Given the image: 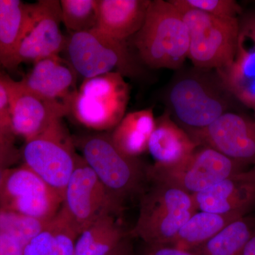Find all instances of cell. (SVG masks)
<instances>
[{"instance_id":"obj_1","label":"cell","mask_w":255,"mask_h":255,"mask_svg":"<svg viewBox=\"0 0 255 255\" xmlns=\"http://www.w3.org/2000/svg\"><path fill=\"white\" fill-rule=\"evenodd\" d=\"M211 71L194 67L177 77L169 89L171 113L188 133L206 128L230 112L233 96L218 72Z\"/></svg>"},{"instance_id":"obj_2","label":"cell","mask_w":255,"mask_h":255,"mask_svg":"<svg viewBox=\"0 0 255 255\" xmlns=\"http://www.w3.org/2000/svg\"><path fill=\"white\" fill-rule=\"evenodd\" d=\"M189 33L177 6L150 1L142 27L135 35V48L149 68L178 70L188 58Z\"/></svg>"},{"instance_id":"obj_3","label":"cell","mask_w":255,"mask_h":255,"mask_svg":"<svg viewBox=\"0 0 255 255\" xmlns=\"http://www.w3.org/2000/svg\"><path fill=\"white\" fill-rule=\"evenodd\" d=\"M180 11L189 33L188 58L194 68L222 70L231 66L237 53L238 18L206 14L171 1Z\"/></svg>"},{"instance_id":"obj_4","label":"cell","mask_w":255,"mask_h":255,"mask_svg":"<svg viewBox=\"0 0 255 255\" xmlns=\"http://www.w3.org/2000/svg\"><path fill=\"white\" fill-rule=\"evenodd\" d=\"M82 157L119 206L141 187L147 170L137 157L119 150L105 132L82 135L74 140Z\"/></svg>"},{"instance_id":"obj_5","label":"cell","mask_w":255,"mask_h":255,"mask_svg":"<svg viewBox=\"0 0 255 255\" xmlns=\"http://www.w3.org/2000/svg\"><path fill=\"white\" fill-rule=\"evenodd\" d=\"M197 211L191 194L154 182L153 187L142 196L132 236L140 238L148 246H169Z\"/></svg>"},{"instance_id":"obj_6","label":"cell","mask_w":255,"mask_h":255,"mask_svg":"<svg viewBox=\"0 0 255 255\" xmlns=\"http://www.w3.org/2000/svg\"><path fill=\"white\" fill-rule=\"evenodd\" d=\"M128 85L122 74L112 72L85 79L70 102V113L85 127L105 131L125 116Z\"/></svg>"},{"instance_id":"obj_7","label":"cell","mask_w":255,"mask_h":255,"mask_svg":"<svg viewBox=\"0 0 255 255\" xmlns=\"http://www.w3.org/2000/svg\"><path fill=\"white\" fill-rule=\"evenodd\" d=\"M65 50L69 63L85 79L117 72L124 77L139 73L126 41L107 36L97 28L72 33Z\"/></svg>"},{"instance_id":"obj_8","label":"cell","mask_w":255,"mask_h":255,"mask_svg":"<svg viewBox=\"0 0 255 255\" xmlns=\"http://www.w3.org/2000/svg\"><path fill=\"white\" fill-rule=\"evenodd\" d=\"M77 157L73 139L62 120L26 142L22 150L23 165L41 178L63 201L65 189L75 169Z\"/></svg>"},{"instance_id":"obj_9","label":"cell","mask_w":255,"mask_h":255,"mask_svg":"<svg viewBox=\"0 0 255 255\" xmlns=\"http://www.w3.org/2000/svg\"><path fill=\"white\" fill-rule=\"evenodd\" d=\"M248 167L214 149L202 146L179 163L170 166L155 164L148 168L147 174L154 182L167 184L194 195Z\"/></svg>"},{"instance_id":"obj_10","label":"cell","mask_w":255,"mask_h":255,"mask_svg":"<svg viewBox=\"0 0 255 255\" xmlns=\"http://www.w3.org/2000/svg\"><path fill=\"white\" fill-rule=\"evenodd\" d=\"M120 208L82 156L78 155L60 211L78 234L101 216L114 214Z\"/></svg>"},{"instance_id":"obj_11","label":"cell","mask_w":255,"mask_h":255,"mask_svg":"<svg viewBox=\"0 0 255 255\" xmlns=\"http://www.w3.org/2000/svg\"><path fill=\"white\" fill-rule=\"evenodd\" d=\"M60 1L39 0L27 4V15L15 57V67L59 55L67 38L60 30Z\"/></svg>"},{"instance_id":"obj_12","label":"cell","mask_w":255,"mask_h":255,"mask_svg":"<svg viewBox=\"0 0 255 255\" xmlns=\"http://www.w3.org/2000/svg\"><path fill=\"white\" fill-rule=\"evenodd\" d=\"M62 204L63 199L26 166L6 170L0 189V210L48 221Z\"/></svg>"},{"instance_id":"obj_13","label":"cell","mask_w":255,"mask_h":255,"mask_svg":"<svg viewBox=\"0 0 255 255\" xmlns=\"http://www.w3.org/2000/svg\"><path fill=\"white\" fill-rule=\"evenodd\" d=\"M11 125L16 136L27 142L41 135L70 113L68 105L28 90L21 81L7 76Z\"/></svg>"},{"instance_id":"obj_14","label":"cell","mask_w":255,"mask_h":255,"mask_svg":"<svg viewBox=\"0 0 255 255\" xmlns=\"http://www.w3.org/2000/svg\"><path fill=\"white\" fill-rule=\"evenodd\" d=\"M189 135L199 146L211 147L248 167L255 164V121L248 117L228 112Z\"/></svg>"},{"instance_id":"obj_15","label":"cell","mask_w":255,"mask_h":255,"mask_svg":"<svg viewBox=\"0 0 255 255\" xmlns=\"http://www.w3.org/2000/svg\"><path fill=\"white\" fill-rule=\"evenodd\" d=\"M192 196L198 211L249 215L255 210V164Z\"/></svg>"},{"instance_id":"obj_16","label":"cell","mask_w":255,"mask_h":255,"mask_svg":"<svg viewBox=\"0 0 255 255\" xmlns=\"http://www.w3.org/2000/svg\"><path fill=\"white\" fill-rule=\"evenodd\" d=\"M77 73L59 55L48 57L33 63V68L21 80L28 90L50 100L57 101L70 108L75 89Z\"/></svg>"},{"instance_id":"obj_17","label":"cell","mask_w":255,"mask_h":255,"mask_svg":"<svg viewBox=\"0 0 255 255\" xmlns=\"http://www.w3.org/2000/svg\"><path fill=\"white\" fill-rule=\"evenodd\" d=\"M150 3V0H99L96 28L126 41L142 27Z\"/></svg>"},{"instance_id":"obj_18","label":"cell","mask_w":255,"mask_h":255,"mask_svg":"<svg viewBox=\"0 0 255 255\" xmlns=\"http://www.w3.org/2000/svg\"><path fill=\"white\" fill-rule=\"evenodd\" d=\"M198 147L189 133L166 112L156 119L147 150L155 164L170 166L187 159Z\"/></svg>"},{"instance_id":"obj_19","label":"cell","mask_w":255,"mask_h":255,"mask_svg":"<svg viewBox=\"0 0 255 255\" xmlns=\"http://www.w3.org/2000/svg\"><path fill=\"white\" fill-rule=\"evenodd\" d=\"M233 97L253 108L255 105V48L244 38H238V49L231 66L216 70Z\"/></svg>"},{"instance_id":"obj_20","label":"cell","mask_w":255,"mask_h":255,"mask_svg":"<svg viewBox=\"0 0 255 255\" xmlns=\"http://www.w3.org/2000/svg\"><path fill=\"white\" fill-rule=\"evenodd\" d=\"M78 236L76 230L60 209L28 242L23 255H75Z\"/></svg>"},{"instance_id":"obj_21","label":"cell","mask_w":255,"mask_h":255,"mask_svg":"<svg viewBox=\"0 0 255 255\" xmlns=\"http://www.w3.org/2000/svg\"><path fill=\"white\" fill-rule=\"evenodd\" d=\"M155 124L151 109L130 112L124 116L114 128L111 138L119 150L130 157H137L147 150Z\"/></svg>"},{"instance_id":"obj_22","label":"cell","mask_w":255,"mask_h":255,"mask_svg":"<svg viewBox=\"0 0 255 255\" xmlns=\"http://www.w3.org/2000/svg\"><path fill=\"white\" fill-rule=\"evenodd\" d=\"M243 216L246 215L241 213L222 214L198 211L179 230L169 246L191 251L214 237L230 223Z\"/></svg>"},{"instance_id":"obj_23","label":"cell","mask_w":255,"mask_h":255,"mask_svg":"<svg viewBox=\"0 0 255 255\" xmlns=\"http://www.w3.org/2000/svg\"><path fill=\"white\" fill-rule=\"evenodd\" d=\"M27 15V4L20 0H0V65L15 67V57Z\"/></svg>"},{"instance_id":"obj_24","label":"cell","mask_w":255,"mask_h":255,"mask_svg":"<svg viewBox=\"0 0 255 255\" xmlns=\"http://www.w3.org/2000/svg\"><path fill=\"white\" fill-rule=\"evenodd\" d=\"M255 233V217L247 215L189 252L194 255H244L246 245Z\"/></svg>"},{"instance_id":"obj_25","label":"cell","mask_w":255,"mask_h":255,"mask_svg":"<svg viewBox=\"0 0 255 255\" xmlns=\"http://www.w3.org/2000/svg\"><path fill=\"white\" fill-rule=\"evenodd\" d=\"M114 214L96 220L79 235L75 255H107L124 241L122 228Z\"/></svg>"},{"instance_id":"obj_26","label":"cell","mask_w":255,"mask_h":255,"mask_svg":"<svg viewBox=\"0 0 255 255\" xmlns=\"http://www.w3.org/2000/svg\"><path fill=\"white\" fill-rule=\"evenodd\" d=\"M99 0H61L62 23L72 33L97 27Z\"/></svg>"},{"instance_id":"obj_27","label":"cell","mask_w":255,"mask_h":255,"mask_svg":"<svg viewBox=\"0 0 255 255\" xmlns=\"http://www.w3.org/2000/svg\"><path fill=\"white\" fill-rule=\"evenodd\" d=\"M48 221H38L12 211L0 210V232L13 236L24 246L43 229Z\"/></svg>"},{"instance_id":"obj_28","label":"cell","mask_w":255,"mask_h":255,"mask_svg":"<svg viewBox=\"0 0 255 255\" xmlns=\"http://www.w3.org/2000/svg\"><path fill=\"white\" fill-rule=\"evenodd\" d=\"M179 4L223 18H236L241 13V6L233 0H177Z\"/></svg>"},{"instance_id":"obj_29","label":"cell","mask_w":255,"mask_h":255,"mask_svg":"<svg viewBox=\"0 0 255 255\" xmlns=\"http://www.w3.org/2000/svg\"><path fill=\"white\" fill-rule=\"evenodd\" d=\"M6 78L0 74V145L12 148L16 136L11 125Z\"/></svg>"},{"instance_id":"obj_30","label":"cell","mask_w":255,"mask_h":255,"mask_svg":"<svg viewBox=\"0 0 255 255\" xmlns=\"http://www.w3.org/2000/svg\"><path fill=\"white\" fill-rule=\"evenodd\" d=\"M24 248L16 238L0 232V255H23Z\"/></svg>"},{"instance_id":"obj_31","label":"cell","mask_w":255,"mask_h":255,"mask_svg":"<svg viewBox=\"0 0 255 255\" xmlns=\"http://www.w3.org/2000/svg\"><path fill=\"white\" fill-rule=\"evenodd\" d=\"M143 255H194L169 246H148Z\"/></svg>"},{"instance_id":"obj_32","label":"cell","mask_w":255,"mask_h":255,"mask_svg":"<svg viewBox=\"0 0 255 255\" xmlns=\"http://www.w3.org/2000/svg\"><path fill=\"white\" fill-rule=\"evenodd\" d=\"M239 34L255 48V14L247 18L242 23H240Z\"/></svg>"},{"instance_id":"obj_33","label":"cell","mask_w":255,"mask_h":255,"mask_svg":"<svg viewBox=\"0 0 255 255\" xmlns=\"http://www.w3.org/2000/svg\"><path fill=\"white\" fill-rule=\"evenodd\" d=\"M18 157L17 151L14 147L9 148L0 145V163L9 167V166L16 160Z\"/></svg>"},{"instance_id":"obj_34","label":"cell","mask_w":255,"mask_h":255,"mask_svg":"<svg viewBox=\"0 0 255 255\" xmlns=\"http://www.w3.org/2000/svg\"><path fill=\"white\" fill-rule=\"evenodd\" d=\"M107 255H131L130 246L124 240L115 249Z\"/></svg>"},{"instance_id":"obj_35","label":"cell","mask_w":255,"mask_h":255,"mask_svg":"<svg viewBox=\"0 0 255 255\" xmlns=\"http://www.w3.org/2000/svg\"><path fill=\"white\" fill-rule=\"evenodd\" d=\"M244 255H255V233L246 245Z\"/></svg>"},{"instance_id":"obj_36","label":"cell","mask_w":255,"mask_h":255,"mask_svg":"<svg viewBox=\"0 0 255 255\" xmlns=\"http://www.w3.org/2000/svg\"><path fill=\"white\" fill-rule=\"evenodd\" d=\"M9 168V167H8L7 166L0 163V189H1V184H2L3 180H4L6 170Z\"/></svg>"},{"instance_id":"obj_37","label":"cell","mask_w":255,"mask_h":255,"mask_svg":"<svg viewBox=\"0 0 255 255\" xmlns=\"http://www.w3.org/2000/svg\"><path fill=\"white\" fill-rule=\"evenodd\" d=\"M252 109H253V110H254V112H255V105L254 106V107H253V108Z\"/></svg>"},{"instance_id":"obj_38","label":"cell","mask_w":255,"mask_h":255,"mask_svg":"<svg viewBox=\"0 0 255 255\" xmlns=\"http://www.w3.org/2000/svg\"><path fill=\"white\" fill-rule=\"evenodd\" d=\"M0 66H1V65H0Z\"/></svg>"}]
</instances>
